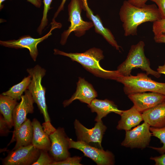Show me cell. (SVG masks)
I'll return each instance as SVG.
<instances>
[{"instance_id": "1", "label": "cell", "mask_w": 165, "mask_h": 165, "mask_svg": "<svg viewBox=\"0 0 165 165\" xmlns=\"http://www.w3.org/2000/svg\"><path fill=\"white\" fill-rule=\"evenodd\" d=\"M120 19L125 36L137 35L138 27L147 22H154L162 18L157 6L155 4L136 7L125 0L119 12Z\"/></svg>"}, {"instance_id": "2", "label": "cell", "mask_w": 165, "mask_h": 165, "mask_svg": "<svg viewBox=\"0 0 165 165\" xmlns=\"http://www.w3.org/2000/svg\"><path fill=\"white\" fill-rule=\"evenodd\" d=\"M54 54L66 56L72 60L80 64L86 69L94 75L116 80L121 75L117 70L104 69L100 64V61L104 58L103 51L96 48H91L83 53H67L55 49Z\"/></svg>"}, {"instance_id": "3", "label": "cell", "mask_w": 165, "mask_h": 165, "mask_svg": "<svg viewBox=\"0 0 165 165\" xmlns=\"http://www.w3.org/2000/svg\"><path fill=\"white\" fill-rule=\"evenodd\" d=\"M27 71L31 77V82L27 89L30 91L35 103L43 115L45 122L42 126L44 131L49 135L56 129L50 122L46 103V89L42 84V79L46 74V70L39 65H36L33 68L27 69Z\"/></svg>"}, {"instance_id": "4", "label": "cell", "mask_w": 165, "mask_h": 165, "mask_svg": "<svg viewBox=\"0 0 165 165\" xmlns=\"http://www.w3.org/2000/svg\"><path fill=\"white\" fill-rule=\"evenodd\" d=\"M145 46L144 42L140 41L131 46L126 59L117 67L116 70L121 75L130 76L133 69L140 68L147 75H151L157 78L160 77L161 74L150 67L149 60L145 54Z\"/></svg>"}, {"instance_id": "5", "label": "cell", "mask_w": 165, "mask_h": 165, "mask_svg": "<svg viewBox=\"0 0 165 165\" xmlns=\"http://www.w3.org/2000/svg\"><path fill=\"white\" fill-rule=\"evenodd\" d=\"M146 74L139 73L136 75L120 76L116 81L123 84L125 94L129 95L146 92H155L165 95V82L152 80Z\"/></svg>"}, {"instance_id": "6", "label": "cell", "mask_w": 165, "mask_h": 165, "mask_svg": "<svg viewBox=\"0 0 165 165\" xmlns=\"http://www.w3.org/2000/svg\"><path fill=\"white\" fill-rule=\"evenodd\" d=\"M84 0H71L68 5V21L70 24L68 29L62 34L60 43L62 45L65 44L72 32H74L75 36L79 37L83 35L86 31L94 26L92 21H84L81 17Z\"/></svg>"}, {"instance_id": "7", "label": "cell", "mask_w": 165, "mask_h": 165, "mask_svg": "<svg viewBox=\"0 0 165 165\" xmlns=\"http://www.w3.org/2000/svg\"><path fill=\"white\" fill-rule=\"evenodd\" d=\"M74 126L77 141L99 148H103L101 142L103 135L107 127L102 120L97 122L94 127L88 129L77 119L74 122Z\"/></svg>"}, {"instance_id": "8", "label": "cell", "mask_w": 165, "mask_h": 165, "mask_svg": "<svg viewBox=\"0 0 165 165\" xmlns=\"http://www.w3.org/2000/svg\"><path fill=\"white\" fill-rule=\"evenodd\" d=\"M50 30L44 36L39 38H34L29 35L23 36L17 40L0 41L1 46L9 48L16 49L27 48L33 60L36 61L38 54L37 48L38 45L44 40L47 39L51 34L52 31L55 28H60L61 24L52 20Z\"/></svg>"}, {"instance_id": "9", "label": "cell", "mask_w": 165, "mask_h": 165, "mask_svg": "<svg viewBox=\"0 0 165 165\" xmlns=\"http://www.w3.org/2000/svg\"><path fill=\"white\" fill-rule=\"evenodd\" d=\"M150 127L144 122L132 130H126L125 137L121 145L131 149L145 148L149 145L152 135Z\"/></svg>"}, {"instance_id": "10", "label": "cell", "mask_w": 165, "mask_h": 165, "mask_svg": "<svg viewBox=\"0 0 165 165\" xmlns=\"http://www.w3.org/2000/svg\"><path fill=\"white\" fill-rule=\"evenodd\" d=\"M69 148L82 152L85 156L94 161L97 165H112L115 163V156L111 152L96 148L83 142L75 141L69 138Z\"/></svg>"}, {"instance_id": "11", "label": "cell", "mask_w": 165, "mask_h": 165, "mask_svg": "<svg viewBox=\"0 0 165 165\" xmlns=\"http://www.w3.org/2000/svg\"><path fill=\"white\" fill-rule=\"evenodd\" d=\"M40 150L32 144L12 150L2 160L4 165H32L38 159Z\"/></svg>"}, {"instance_id": "12", "label": "cell", "mask_w": 165, "mask_h": 165, "mask_svg": "<svg viewBox=\"0 0 165 165\" xmlns=\"http://www.w3.org/2000/svg\"><path fill=\"white\" fill-rule=\"evenodd\" d=\"M51 145L49 151L55 162L64 160L70 156L68 151L69 138L63 128L58 127L49 135Z\"/></svg>"}, {"instance_id": "13", "label": "cell", "mask_w": 165, "mask_h": 165, "mask_svg": "<svg viewBox=\"0 0 165 165\" xmlns=\"http://www.w3.org/2000/svg\"><path fill=\"white\" fill-rule=\"evenodd\" d=\"M34 101L30 91L27 89L24 94L21 97V101L15 107L13 113V119L14 130L12 138H13L20 126L27 119L28 113L34 112L33 104Z\"/></svg>"}, {"instance_id": "14", "label": "cell", "mask_w": 165, "mask_h": 165, "mask_svg": "<svg viewBox=\"0 0 165 165\" xmlns=\"http://www.w3.org/2000/svg\"><path fill=\"white\" fill-rule=\"evenodd\" d=\"M127 96L134 104V106L141 113L165 102V95L155 92L137 93L129 95Z\"/></svg>"}, {"instance_id": "15", "label": "cell", "mask_w": 165, "mask_h": 165, "mask_svg": "<svg viewBox=\"0 0 165 165\" xmlns=\"http://www.w3.org/2000/svg\"><path fill=\"white\" fill-rule=\"evenodd\" d=\"M97 96V92L92 85L84 78L79 77L77 83L75 92L70 98L64 100L63 104L65 107L73 101L78 100L82 102L90 105L92 101Z\"/></svg>"}, {"instance_id": "16", "label": "cell", "mask_w": 165, "mask_h": 165, "mask_svg": "<svg viewBox=\"0 0 165 165\" xmlns=\"http://www.w3.org/2000/svg\"><path fill=\"white\" fill-rule=\"evenodd\" d=\"M83 9L86 12L87 17L93 23L96 32L102 35L116 50H119L121 47L118 44L113 35L108 29L104 27L99 16L94 14L88 6L87 0H84Z\"/></svg>"}, {"instance_id": "17", "label": "cell", "mask_w": 165, "mask_h": 165, "mask_svg": "<svg viewBox=\"0 0 165 165\" xmlns=\"http://www.w3.org/2000/svg\"><path fill=\"white\" fill-rule=\"evenodd\" d=\"M88 106L92 112L97 113L94 120L96 122L101 120L110 113L114 112L120 115L123 111L119 109L114 102L107 99L101 100L95 98Z\"/></svg>"}, {"instance_id": "18", "label": "cell", "mask_w": 165, "mask_h": 165, "mask_svg": "<svg viewBox=\"0 0 165 165\" xmlns=\"http://www.w3.org/2000/svg\"><path fill=\"white\" fill-rule=\"evenodd\" d=\"M143 121L151 127L161 128L165 127V102L142 113Z\"/></svg>"}, {"instance_id": "19", "label": "cell", "mask_w": 165, "mask_h": 165, "mask_svg": "<svg viewBox=\"0 0 165 165\" xmlns=\"http://www.w3.org/2000/svg\"><path fill=\"white\" fill-rule=\"evenodd\" d=\"M33 134L32 122L27 118L19 127L8 145L16 141L15 145L12 150H14L20 147L31 145L32 144Z\"/></svg>"}, {"instance_id": "20", "label": "cell", "mask_w": 165, "mask_h": 165, "mask_svg": "<svg viewBox=\"0 0 165 165\" xmlns=\"http://www.w3.org/2000/svg\"><path fill=\"white\" fill-rule=\"evenodd\" d=\"M116 128L118 130H129L143 121L142 113L133 105L129 109L123 110Z\"/></svg>"}, {"instance_id": "21", "label": "cell", "mask_w": 165, "mask_h": 165, "mask_svg": "<svg viewBox=\"0 0 165 165\" xmlns=\"http://www.w3.org/2000/svg\"><path fill=\"white\" fill-rule=\"evenodd\" d=\"M33 134L32 144L40 150L49 151L51 145L49 135L44 131L42 126L36 118L32 121Z\"/></svg>"}, {"instance_id": "22", "label": "cell", "mask_w": 165, "mask_h": 165, "mask_svg": "<svg viewBox=\"0 0 165 165\" xmlns=\"http://www.w3.org/2000/svg\"><path fill=\"white\" fill-rule=\"evenodd\" d=\"M17 101L1 94L0 95V111L11 129L13 127V113L17 104Z\"/></svg>"}, {"instance_id": "23", "label": "cell", "mask_w": 165, "mask_h": 165, "mask_svg": "<svg viewBox=\"0 0 165 165\" xmlns=\"http://www.w3.org/2000/svg\"><path fill=\"white\" fill-rule=\"evenodd\" d=\"M31 81V77L29 75L28 76L25 77L21 82L14 85L8 91L2 94L19 101L21 99L23 93L28 89Z\"/></svg>"}, {"instance_id": "24", "label": "cell", "mask_w": 165, "mask_h": 165, "mask_svg": "<svg viewBox=\"0 0 165 165\" xmlns=\"http://www.w3.org/2000/svg\"><path fill=\"white\" fill-rule=\"evenodd\" d=\"M150 130L152 133V135L159 139L160 142L163 144V145L161 147H150L161 154H165V127L161 128H155L150 127Z\"/></svg>"}, {"instance_id": "25", "label": "cell", "mask_w": 165, "mask_h": 165, "mask_svg": "<svg viewBox=\"0 0 165 165\" xmlns=\"http://www.w3.org/2000/svg\"><path fill=\"white\" fill-rule=\"evenodd\" d=\"M52 1L53 0H43L44 9L42 17L40 24L37 29L38 33L40 35L42 34L43 30L48 25L47 14L49 10L51 9L50 5Z\"/></svg>"}, {"instance_id": "26", "label": "cell", "mask_w": 165, "mask_h": 165, "mask_svg": "<svg viewBox=\"0 0 165 165\" xmlns=\"http://www.w3.org/2000/svg\"><path fill=\"white\" fill-rule=\"evenodd\" d=\"M40 150L39 157L32 165H52L54 160L48 153V151L42 150Z\"/></svg>"}, {"instance_id": "27", "label": "cell", "mask_w": 165, "mask_h": 165, "mask_svg": "<svg viewBox=\"0 0 165 165\" xmlns=\"http://www.w3.org/2000/svg\"><path fill=\"white\" fill-rule=\"evenodd\" d=\"M82 157L79 156H70L61 161L53 162L52 165H82Z\"/></svg>"}, {"instance_id": "28", "label": "cell", "mask_w": 165, "mask_h": 165, "mask_svg": "<svg viewBox=\"0 0 165 165\" xmlns=\"http://www.w3.org/2000/svg\"><path fill=\"white\" fill-rule=\"evenodd\" d=\"M152 30L154 35L165 33V18H162L153 22Z\"/></svg>"}, {"instance_id": "29", "label": "cell", "mask_w": 165, "mask_h": 165, "mask_svg": "<svg viewBox=\"0 0 165 165\" xmlns=\"http://www.w3.org/2000/svg\"><path fill=\"white\" fill-rule=\"evenodd\" d=\"M8 123L2 114L0 115V136H7L11 131Z\"/></svg>"}, {"instance_id": "30", "label": "cell", "mask_w": 165, "mask_h": 165, "mask_svg": "<svg viewBox=\"0 0 165 165\" xmlns=\"http://www.w3.org/2000/svg\"><path fill=\"white\" fill-rule=\"evenodd\" d=\"M155 3L161 14L162 18H165V0H149Z\"/></svg>"}, {"instance_id": "31", "label": "cell", "mask_w": 165, "mask_h": 165, "mask_svg": "<svg viewBox=\"0 0 165 165\" xmlns=\"http://www.w3.org/2000/svg\"><path fill=\"white\" fill-rule=\"evenodd\" d=\"M150 159L154 161L155 165H165V154L154 157H151Z\"/></svg>"}, {"instance_id": "32", "label": "cell", "mask_w": 165, "mask_h": 165, "mask_svg": "<svg viewBox=\"0 0 165 165\" xmlns=\"http://www.w3.org/2000/svg\"><path fill=\"white\" fill-rule=\"evenodd\" d=\"M148 0H128L131 4L136 7H142L145 5L146 3Z\"/></svg>"}, {"instance_id": "33", "label": "cell", "mask_w": 165, "mask_h": 165, "mask_svg": "<svg viewBox=\"0 0 165 165\" xmlns=\"http://www.w3.org/2000/svg\"><path fill=\"white\" fill-rule=\"evenodd\" d=\"M154 40L157 43H165V33L154 35Z\"/></svg>"}, {"instance_id": "34", "label": "cell", "mask_w": 165, "mask_h": 165, "mask_svg": "<svg viewBox=\"0 0 165 165\" xmlns=\"http://www.w3.org/2000/svg\"><path fill=\"white\" fill-rule=\"evenodd\" d=\"M66 0H62L57 10L55 13L53 20H55V19L57 17L60 12L64 9V6Z\"/></svg>"}, {"instance_id": "35", "label": "cell", "mask_w": 165, "mask_h": 165, "mask_svg": "<svg viewBox=\"0 0 165 165\" xmlns=\"http://www.w3.org/2000/svg\"><path fill=\"white\" fill-rule=\"evenodd\" d=\"M37 8H40L42 5V0H27Z\"/></svg>"}, {"instance_id": "36", "label": "cell", "mask_w": 165, "mask_h": 165, "mask_svg": "<svg viewBox=\"0 0 165 165\" xmlns=\"http://www.w3.org/2000/svg\"><path fill=\"white\" fill-rule=\"evenodd\" d=\"M156 70L160 74L165 75V61L164 64L159 66Z\"/></svg>"}, {"instance_id": "37", "label": "cell", "mask_w": 165, "mask_h": 165, "mask_svg": "<svg viewBox=\"0 0 165 165\" xmlns=\"http://www.w3.org/2000/svg\"><path fill=\"white\" fill-rule=\"evenodd\" d=\"M6 0H0V9L1 10L4 7V5L2 4V2Z\"/></svg>"}]
</instances>
